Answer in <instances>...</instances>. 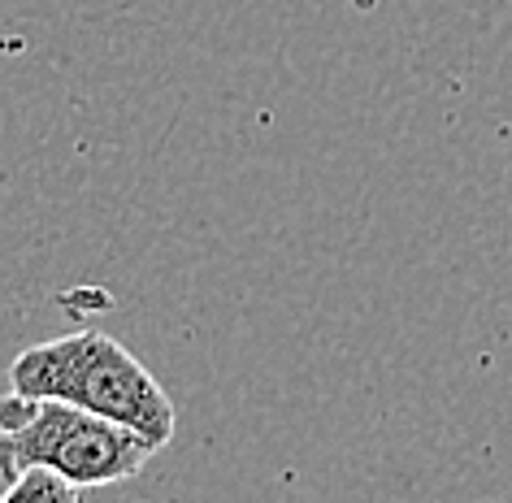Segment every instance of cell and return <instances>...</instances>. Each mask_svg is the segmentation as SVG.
Masks as SVG:
<instances>
[{"mask_svg": "<svg viewBox=\"0 0 512 503\" xmlns=\"http://www.w3.org/2000/svg\"><path fill=\"white\" fill-rule=\"evenodd\" d=\"M0 503H79V486L53 469H22L14 482H5Z\"/></svg>", "mask_w": 512, "mask_h": 503, "instance_id": "3957f363", "label": "cell"}, {"mask_svg": "<svg viewBox=\"0 0 512 503\" xmlns=\"http://www.w3.org/2000/svg\"><path fill=\"white\" fill-rule=\"evenodd\" d=\"M9 391L66 399L74 408L109 417L139 434L152 451L170 443L178 421L174 399L148 373L144 360L100 330L61 334L18 352L9 365Z\"/></svg>", "mask_w": 512, "mask_h": 503, "instance_id": "6da1fadb", "label": "cell"}, {"mask_svg": "<svg viewBox=\"0 0 512 503\" xmlns=\"http://www.w3.org/2000/svg\"><path fill=\"white\" fill-rule=\"evenodd\" d=\"M157 456L126 425L48 395H0V482L22 469H53L74 486H109L135 477Z\"/></svg>", "mask_w": 512, "mask_h": 503, "instance_id": "7a4b0ae2", "label": "cell"}]
</instances>
